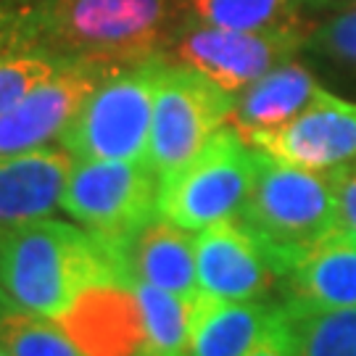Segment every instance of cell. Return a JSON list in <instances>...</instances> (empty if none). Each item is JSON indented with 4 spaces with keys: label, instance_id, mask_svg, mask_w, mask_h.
Here are the masks:
<instances>
[{
    "label": "cell",
    "instance_id": "5bb4252c",
    "mask_svg": "<svg viewBox=\"0 0 356 356\" xmlns=\"http://www.w3.org/2000/svg\"><path fill=\"white\" fill-rule=\"evenodd\" d=\"M72 166V153L48 145L0 159V229L51 216L61 206Z\"/></svg>",
    "mask_w": 356,
    "mask_h": 356
},
{
    "label": "cell",
    "instance_id": "5b68a950",
    "mask_svg": "<svg viewBox=\"0 0 356 356\" xmlns=\"http://www.w3.org/2000/svg\"><path fill=\"white\" fill-rule=\"evenodd\" d=\"M254 177L256 148L225 124L182 169L159 182L156 214L191 232L229 222L241 214Z\"/></svg>",
    "mask_w": 356,
    "mask_h": 356
},
{
    "label": "cell",
    "instance_id": "ac0fdd59",
    "mask_svg": "<svg viewBox=\"0 0 356 356\" xmlns=\"http://www.w3.org/2000/svg\"><path fill=\"white\" fill-rule=\"evenodd\" d=\"M280 319L293 356H356V306L332 309L285 296Z\"/></svg>",
    "mask_w": 356,
    "mask_h": 356
},
{
    "label": "cell",
    "instance_id": "8992f818",
    "mask_svg": "<svg viewBox=\"0 0 356 356\" xmlns=\"http://www.w3.org/2000/svg\"><path fill=\"white\" fill-rule=\"evenodd\" d=\"M235 95L188 66L166 61L156 82L148 164L159 182L191 161L227 124Z\"/></svg>",
    "mask_w": 356,
    "mask_h": 356
},
{
    "label": "cell",
    "instance_id": "e0dca14e",
    "mask_svg": "<svg viewBox=\"0 0 356 356\" xmlns=\"http://www.w3.org/2000/svg\"><path fill=\"white\" fill-rule=\"evenodd\" d=\"M285 296L314 306L354 309L356 306V241L343 229L317 243L288 272Z\"/></svg>",
    "mask_w": 356,
    "mask_h": 356
},
{
    "label": "cell",
    "instance_id": "2e32d148",
    "mask_svg": "<svg viewBox=\"0 0 356 356\" xmlns=\"http://www.w3.org/2000/svg\"><path fill=\"white\" fill-rule=\"evenodd\" d=\"M277 304L222 301L198 293L191 304L188 356H245L275 322Z\"/></svg>",
    "mask_w": 356,
    "mask_h": 356
},
{
    "label": "cell",
    "instance_id": "6da1fadb",
    "mask_svg": "<svg viewBox=\"0 0 356 356\" xmlns=\"http://www.w3.org/2000/svg\"><path fill=\"white\" fill-rule=\"evenodd\" d=\"M182 0H0V56L124 69L166 58Z\"/></svg>",
    "mask_w": 356,
    "mask_h": 356
},
{
    "label": "cell",
    "instance_id": "9a60e30c",
    "mask_svg": "<svg viewBox=\"0 0 356 356\" xmlns=\"http://www.w3.org/2000/svg\"><path fill=\"white\" fill-rule=\"evenodd\" d=\"M319 92L322 88L306 66L285 61L235 95L227 124L248 143L261 132L288 124Z\"/></svg>",
    "mask_w": 356,
    "mask_h": 356
},
{
    "label": "cell",
    "instance_id": "7402d4cb",
    "mask_svg": "<svg viewBox=\"0 0 356 356\" xmlns=\"http://www.w3.org/2000/svg\"><path fill=\"white\" fill-rule=\"evenodd\" d=\"M69 61L38 53H3L0 56V114H6L26 92L51 79Z\"/></svg>",
    "mask_w": 356,
    "mask_h": 356
},
{
    "label": "cell",
    "instance_id": "44dd1931",
    "mask_svg": "<svg viewBox=\"0 0 356 356\" xmlns=\"http://www.w3.org/2000/svg\"><path fill=\"white\" fill-rule=\"evenodd\" d=\"M0 348L11 356H85L58 322L16 306L0 291Z\"/></svg>",
    "mask_w": 356,
    "mask_h": 356
},
{
    "label": "cell",
    "instance_id": "8fae6325",
    "mask_svg": "<svg viewBox=\"0 0 356 356\" xmlns=\"http://www.w3.org/2000/svg\"><path fill=\"white\" fill-rule=\"evenodd\" d=\"M248 145L277 161L312 172H330L335 166L351 164L356 161V103L322 90L296 119L256 135Z\"/></svg>",
    "mask_w": 356,
    "mask_h": 356
},
{
    "label": "cell",
    "instance_id": "7c38bea8",
    "mask_svg": "<svg viewBox=\"0 0 356 356\" xmlns=\"http://www.w3.org/2000/svg\"><path fill=\"white\" fill-rule=\"evenodd\" d=\"M198 293L222 301H261L282 280L264 248L235 219L195 235Z\"/></svg>",
    "mask_w": 356,
    "mask_h": 356
},
{
    "label": "cell",
    "instance_id": "3957f363",
    "mask_svg": "<svg viewBox=\"0 0 356 356\" xmlns=\"http://www.w3.org/2000/svg\"><path fill=\"white\" fill-rule=\"evenodd\" d=\"M235 222L251 232L285 280L317 243L338 227L327 172H312L256 151V177Z\"/></svg>",
    "mask_w": 356,
    "mask_h": 356
},
{
    "label": "cell",
    "instance_id": "d6986e66",
    "mask_svg": "<svg viewBox=\"0 0 356 356\" xmlns=\"http://www.w3.org/2000/svg\"><path fill=\"white\" fill-rule=\"evenodd\" d=\"M193 22L238 32H304L298 0H182Z\"/></svg>",
    "mask_w": 356,
    "mask_h": 356
},
{
    "label": "cell",
    "instance_id": "ba28073f",
    "mask_svg": "<svg viewBox=\"0 0 356 356\" xmlns=\"http://www.w3.org/2000/svg\"><path fill=\"white\" fill-rule=\"evenodd\" d=\"M159 175L148 159H79L72 166L61 209L90 232H129L156 216Z\"/></svg>",
    "mask_w": 356,
    "mask_h": 356
},
{
    "label": "cell",
    "instance_id": "277c9868",
    "mask_svg": "<svg viewBox=\"0 0 356 356\" xmlns=\"http://www.w3.org/2000/svg\"><path fill=\"white\" fill-rule=\"evenodd\" d=\"M164 64L166 58H151L106 74L61 135V145L74 159H145L156 82Z\"/></svg>",
    "mask_w": 356,
    "mask_h": 356
},
{
    "label": "cell",
    "instance_id": "7a4b0ae2",
    "mask_svg": "<svg viewBox=\"0 0 356 356\" xmlns=\"http://www.w3.org/2000/svg\"><path fill=\"white\" fill-rule=\"evenodd\" d=\"M106 280L119 277L90 229L48 216L0 229V291L32 314L56 322L88 285Z\"/></svg>",
    "mask_w": 356,
    "mask_h": 356
},
{
    "label": "cell",
    "instance_id": "4316f807",
    "mask_svg": "<svg viewBox=\"0 0 356 356\" xmlns=\"http://www.w3.org/2000/svg\"><path fill=\"white\" fill-rule=\"evenodd\" d=\"M301 6H314V0H298Z\"/></svg>",
    "mask_w": 356,
    "mask_h": 356
},
{
    "label": "cell",
    "instance_id": "484cf974",
    "mask_svg": "<svg viewBox=\"0 0 356 356\" xmlns=\"http://www.w3.org/2000/svg\"><path fill=\"white\" fill-rule=\"evenodd\" d=\"M327 6H335V8H351V6H356V0H314V8H327Z\"/></svg>",
    "mask_w": 356,
    "mask_h": 356
},
{
    "label": "cell",
    "instance_id": "d4e9b609",
    "mask_svg": "<svg viewBox=\"0 0 356 356\" xmlns=\"http://www.w3.org/2000/svg\"><path fill=\"white\" fill-rule=\"evenodd\" d=\"M245 356H293L291 338H288V332H285L282 319H280V304H277L275 322L269 325V330L261 335V341H259Z\"/></svg>",
    "mask_w": 356,
    "mask_h": 356
},
{
    "label": "cell",
    "instance_id": "603a6c76",
    "mask_svg": "<svg viewBox=\"0 0 356 356\" xmlns=\"http://www.w3.org/2000/svg\"><path fill=\"white\" fill-rule=\"evenodd\" d=\"M312 48L341 64L356 66V6L341 8L312 32Z\"/></svg>",
    "mask_w": 356,
    "mask_h": 356
},
{
    "label": "cell",
    "instance_id": "52a82bcc",
    "mask_svg": "<svg viewBox=\"0 0 356 356\" xmlns=\"http://www.w3.org/2000/svg\"><path fill=\"white\" fill-rule=\"evenodd\" d=\"M304 45V32H238L188 19L169 42V61L211 79L238 95L275 66L291 61Z\"/></svg>",
    "mask_w": 356,
    "mask_h": 356
},
{
    "label": "cell",
    "instance_id": "4fadbf2b",
    "mask_svg": "<svg viewBox=\"0 0 356 356\" xmlns=\"http://www.w3.org/2000/svg\"><path fill=\"white\" fill-rule=\"evenodd\" d=\"M85 356H135L145 341V322L132 282L88 285L56 319Z\"/></svg>",
    "mask_w": 356,
    "mask_h": 356
},
{
    "label": "cell",
    "instance_id": "ffe728a7",
    "mask_svg": "<svg viewBox=\"0 0 356 356\" xmlns=\"http://www.w3.org/2000/svg\"><path fill=\"white\" fill-rule=\"evenodd\" d=\"M145 322V341L135 356H188L191 343V304L175 293L145 282H132Z\"/></svg>",
    "mask_w": 356,
    "mask_h": 356
},
{
    "label": "cell",
    "instance_id": "30bf717a",
    "mask_svg": "<svg viewBox=\"0 0 356 356\" xmlns=\"http://www.w3.org/2000/svg\"><path fill=\"white\" fill-rule=\"evenodd\" d=\"M95 235L106 245L116 277L122 282H145L185 301L198 296L195 238L191 229L177 227L156 214L129 232Z\"/></svg>",
    "mask_w": 356,
    "mask_h": 356
},
{
    "label": "cell",
    "instance_id": "9c48e42d",
    "mask_svg": "<svg viewBox=\"0 0 356 356\" xmlns=\"http://www.w3.org/2000/svg\"><path fill=\"white\" fill-rule=\"evenodd\" d=\"M114 69L69 61L51 79L26 92L6 114H0V159L45 148L61 140L88 95Z\"/></svg>",
    "mask_w": 356,
    "mask_h": 356
},
{
    "label": "cell",
    "instance_id": "cb8c5ba5",
    "mask_svg": "<svg viewBox=\"0 0 356 356\" xmlns=\"http://www.w3.org/2000/svg\"><path fill=\"white\" fill-rule=\"evenodd\" d=\"M338 206V227L356 241V161L327 172Z\"/></svg>",
    "mask_w": 356,
    "mask_h": 356
},
{
    "label": "cell",
    "instance_id": "83f0119b",
    "mask_svg": "<svg viewBox=\"0 0 356 356\" xmlns=\"http://www.w3.org/2000/svg\"><path fill=\"white\" fill-rule=\"evenodd\" d=\"M0 356H11V354H8V351H6V348H0Z\"/></svg>",
    "mask_w": 356,
    "mask_h": 356
}]
</instances>
